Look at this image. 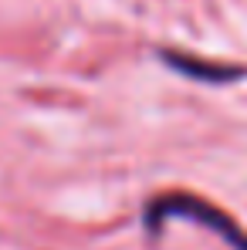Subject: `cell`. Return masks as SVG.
<instances>
[{"instance_id": "2", "label": "cell", "mask_w": 247, "mask_h": 250, "mask_svg": "<svg viewBox=\"0 0 247 250\" xmlns=\"http://www.w3.org/2000/svg\"><path fill=\"white\" fill-rule=\"evenodd\" d=\"M159 58L176 75L197 78V82H206V84H227V82H237L244 75V68H237V64L206 61V58H193V54H183V51H159Z\"/></svg>"}, {"instance_id": "1", "label": "cell", "mask_w": 247, "mask_h": 250, "mask_svg": "<svg viewBox=\"0 0 247 250\" xmlns=\"http://www.w3.org/2000/svg\"><path fill=\"white\" fill-rule=\"evenodd\" d=\"M173 216L203 223L206 230L220 233L234 250H247V233L237 227V220L230 213H224L220 207H213L210 200L197 196V193H163V196H156L146 207V227H149V233H156L166 220H173Z\"/></svg>"}]
</instances>
